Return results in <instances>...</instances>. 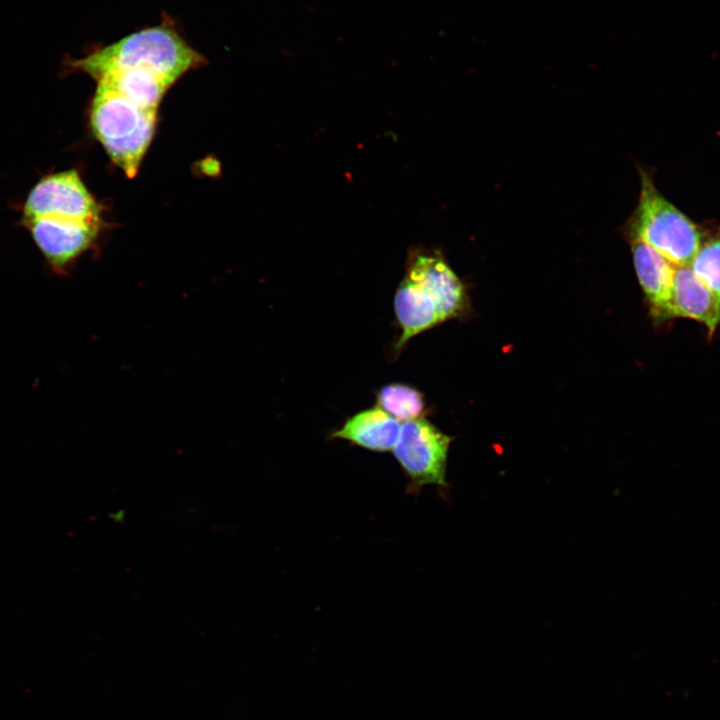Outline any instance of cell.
<instances>
[{
  "mask_svg": "<svg viewBox=\"0 0 720 720\" xmlns=\"http://www.w3.org/2000/svg\"><path fill=\"white\" fill-rule=\"evenodd\" d=\"M164 14L159 24L135 31L114 43L95 47L82 58H70L71 71L91 76L133 104L157 111L167 90L185 73L206 64Z\"/></svg>",
  "mask_w": 720,
  "mask_h": 720,
  "instance_id": "obj_1",
  "label": "cell"
},
{
  "mask_svg": "<svg viewBox=\"0 0 720 720\" xmlns=\"http://www.w3.org/2000/svg\"><path fill=\"white\" fill-rule=\"evenodd\" d=\"M157 111L143 109L117 92L96 86L90 107L95 137L128 177H134L152 140Z\"/></svg>",
  "mask_w": 720,
  "mask_h": 720,
  "instance_id": "obj_2",
  "label": "cell"
},
{
  "mask_svg": "<svg viewBox=\"0 0 720 720\" xmlns=\"http://www.w3.org/2000/svg\"><path fill=\"white\" fill-rule=\"evenodd\" d=\"M640 180L631 238L643 241L677 267L689 266L702 242L704 226L666 199L647 172L640 170Z\"/></svg>",
  "mask_w": 720,
  "mask_h": 720,
  "instance_id": "obj_3",
  "label": "cell"
},
{
  "mask_svg": "<svg viewBox=\"0 0 720 720\" xmlns=\"http://www.w3.org/2000/svg\"><path fill=\"white\" fill-rule=\"evenodd\" d=\"M451 441L424 417L402 424L393 453L411 488L448 486L446 466Z\"/></svg>",
  "mask_w": 720,
  "mask_h": 720,
  "instance_id": "obj_4",
  "label": "cell"
},
{
  "mask_svg": "<svg viewBox=\"0 0 720 720\" xmlns=\"http://www.w3.org/2000/svg\"><path fill=\"white\" fill-rule=\"evenodd\" d=\"M59 213L99 224L100 209L76 170L41 178L28 193L22 215Z\"/></svg>",
  "mask_w": 720,
  "mask_h": 720,
  "instance_id": "obj_5",
  "label": "cell"
},
{
  "mask_svg": "<svg viewBox=\"0 0 720 720\" xmlns=\"http://www.w3.org/2000/svg\"><path fill=\"white\" fill-rule=\"evenodd\" d=\"M405 276L433 300L442 322L463 312L464 286L440 255L415 250L408 257Z\"/></svg>",
  "mask_w": 720,
  "mask_h": 720,
  "instance_id": "obj_6",
  "label": "cell"
},
{
  "mask_svg": "<svg viewBox=\"0 0 720 720\" xmlns=\"http://www.w3.org/2000/svg\"><path fill=\"white\" fill-rule=\"evenodd\" d=\"M632 240L635 271L653 316L660 321L673 319L671 297L677 266L643 241Z\"/></svg>",
  "mask_w": 720,
  "mask_h": 720,
  "instance_id": "obj_7",
  "label": "cell"
},
{
  "mask_svg": "<svg viewBox=\"0 0 720 720\" xmlns=\"http://www.w3.org/2000/svg\"><path fill=\"white\" fill-rule=\"evenodd\" d=\"M672 316L703 324L711 337L720 324V303L689 266L676 267L672 288Z\"/></svg>",
  "mask_w": 720,
  "mask_h": 720,
  "instance_id": "obj_8",
  "label": "cell"
},
{
  "mask_svg": "<svg viewBox=\"0 0 720 720\" xmlns=\"http://www.w3.org/2000/svg\"><path fill=\"white\" fill-rule=\"evenodd\" d=\"M400 430L399 421L377 406L351 416L330 438L344 439L374 452H387L394 449Z\"/></svg>",
  "mask_w": 720,
  "mask_h": 720,
  "instance_id": "obj_9",
  "label": "cell"
},
{
  "mask_svg": "<svg viewBox=\"0 0 720 720\" xmlns=\"http://www.w3.org/2000/svg\"><path fill=\"white\" fill-rule=\"evenodd\" d=\"M394 310L402 330L398 351L414 336L442 322L433 300L406 276L395 292Z\"/></svg>",
  "mask_w": 720,
  "mask_h": 720,
  "instance_id": "obj_10",
  "label": "cell"
},
{
  "mask_svg": "<svg viewBox=\"0 0 720 720\" xmlns=\"http://www.w3.org/2000/svg\"><path fill=\"white\" fill-rule=\"evenodd\" d=\"M377 406L398 421L423 418L426 412L424 395L416 388L390 383L382 386L376 394Z\"/></svg>",
  "mask_w": 720,
  "mask_h": 720,
  "instance_id": "obj_11",
  "label": "cell"
},
{
  "mask_svg": "<svg viewBox=\"0 0 720 720\" xmlns=\"http://www.w3.org/2000/svg\"><path fill=\"white\" fill-rule=\"evenodd\" d=\"M689 268L720 303V227L704 226L702 242Z\"/></svg>",
  "mask_w": 720,
  "mask_h": 720,
  "instance_id": "obj_12",
  "label": "cell"
}]
</instances>
